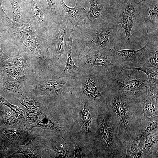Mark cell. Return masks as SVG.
<instances>
[{"label": "cell", "mask_w": 158, "mask_h": 158, "mask_svg": "<svg viewBox=\"0 0 158 158\" xmlns=\"http://www.w3.org/2000/svg\"><path fill=\"white\" fill-rule=\"evenodd\" d=\"M99 71L109 91H140L150 82L144 72L133 68L122 69L114 65L109 68L100 69Z\"/></svg>", "instance_id": "cell-1"}, {"label": "cell", "mask_w": 158, "mask_h": 158, "mask_svg": "<svg viewBox=\"0 0 158 158\" xmlns=\"http://www.w3.org/2000/svg\"><path fill=\"white\" fill-rule=\"evenodd\" d=\"M121 28L114 18L98 28L85 30L80 39V50L86 47L93 50L114 48L120 37Z\"/></svg>", "instance_id": "cell-2"}, {"label": "cell", "mask_w": 158, "mask_h": 158, "mask_svg": "<svg viewBox=\"0 0 158 158\" xmlns=\"http://www.w3.org/2000/svg\"><path fill=\"white\" fill-rule=\"evenodd\" d=\"M0 19L13 32L15 36L29 50L40 57L42 56L38 36L30 24L21 20L13 22L0 6Z\"/></svg>", "instance_id": "cell-3"}, {"label": "cell", "mask_w": 158, "mask_h": 158, "mask_svg": "<svg viewBox=\"0 0 158 158\" xmlns=\"http://www.w3.org/2000/svg\"><path fill=\"white\" fill-rule=\"evenodd\" d=\"M84 68V72L82 68L78 76L83 93L94 102H104L107 99L109 91L98 71L95 68Z\"/></svg>", "instance_id": "cell-4"}, {"label": "cell", "mask_w": 158, "mask_h": 158, "mask_svg": "<svg viewBox=\"0 0 158 158\" xmlns=\"http://www.w3.org/2000/svg\"><path fill=\"white\" fill-rule=\"evenodd\" d=\"M90 4L86 23L91 29H97L115 18V6L111 0H88Z\"/></svg>", "instance_id": "cell-5"}, {"label": "cell", "mask_w": 158, "mask_h": 158, "mask_svg": "<svg viewBox=\"0 0 158 158\" xmlns=\"http://www.w3.org/2000/svg\"><path fill=\"white\" fill-rule=\"evenodd\" d=\"M140 3L138 4L133 0H123L116 4L115 19L124 30L126 39L130 42L131 32L138 16L140 14Z\"/></svg>", "instance_id": "cell-6"}, {"label": "cell", "mask_w": 158, "mask_h": 158, "mask_svg": "<svg viewBox=\"0 0 158 158\" xmlns=\"http://www.w3.org/2000/svg\"><path fill=\"white\" fill-rule=\"evenodd\" d=\"M111 49L93 50L88 47L80 50L78 56V66L92 69L95 66L107 68L114 66L108 59L110 56Z\"/></svg>", "instance_id": "cell-7"}, {"label": "cell", "mask_w": 158, "mask_h": 158, "mask_svg": "<svg viewBox=\"0 0 158 158\" xmlns=\"http://www.w3.org/2000/svg\"><path fill=\"white\" fill-rule=\"evenodd\" d=\"M148 44L138 50H118L115 46L111 49V63L122 69L140 67L141 60L144 55Z\"/></svg>", "instance_id": "cell-8"}, {"label": "cell", "mask_w": 158, "mask_h": 158, "mask_svg": "<svg viewBox=\"0 0 158 158\" xmlns=\"http://www.w3.org/2000/svg\"><path fill=\"white\" fill-rule=\"evenodd\" d=\"M140 3L141 6L140 14L145 21L146 34L158 32V0H145Z\"/></svg>", "instance_id": "cell-9"}, {"label": "cell", "mask_w": 158, "mask_h": 158, "mask_svg": "<svg viewBox=\"0 0 158 158\" xmlns=\"http://www.w3.org/2000/svg\"><path fill=\"white\" fill-rule=\"evenodd\" d=\"M74 35V32L71 30L68 35V44L65 47L67 51V57L64 68L63 70L59 77L67 79L74 78L78 77L82 68L76 66L73 62L71 56L72 51L73 40Z\"/></svg>", "instance_id": "cell-10"}, {"label": "cell", "mask_w": 158, "mask_h": 158, "mask_svg": "<svg viewBox=\"0 0 158 158\" xmlns=\"http://www.w3.org/2000/svg\"><path fill=\"white\" fill-rule=\"evenodd\" d=\"M148 44L143 56L140 67H152L158 69V35L150 37L145 35Z\"/></svg>", "instance_id": "cell-11"}, {"label": "cell", "mask_w": 158, "mask_h": 158, "mask_svg": "<svg viewBox=\"0 0 158 158\" xmlns=\"http://www.w3.org/2000/svg\"><path fill=\"white\" fill-rule=\"evenodd\" d=\"M65 12V18L70 21L74 28L84 23H86L87 12L85 8L76 3L73 7L68 6L63 0H58Z\"/></svg>", "instance_id": "cell-12"}, {"label": "cell", "mask_w": 158, "mask_h": 158, "mask_svg": "<svg viewBox=\"0 0 158 158\" xmlns=\"http://www.w3.org/2000/svg\"><path fill=\"white\" fill-rule=\"evenodd\" d=\"M68 21L66 18L58 23L56 30L54 41V51L56 56L59 61H63L65 49L64 39Z\"/></svg>", "instance_id": "cell-13"}, {"label": "cell", "mask_w": 158, "mask_h": 158, "mask_svg": "<svg viewBox=\"0 0 158 158\" xmlns=\"http://www.w3.org/2000/svg\"><path fill=\"white\" fill-rule=\"evenodd\" d=\"M40 85L44 91L58 95L61 94L65 88L70 86L71 83L67 79L59 77L54 80H44Z\"/></svg>", "instance_id": "cell-14"}, {"label": "cell", "mask_w": 158, "mask_h": 158, "mask_svg": "<svg viewBox=\"0 0 158 158\" xmlns=\"http://www.w3.org/2000/svg\"><path fill=\"white\" fill-rule=\"evenodd\" d=\"M87 102L83 101L81 104V117L82 124L85 131L89 132L91 127V118Z\"/></svg>", "instance_id": "cell-15"}, {"label": "cell", "mask_w": 158, "mask_h": 158, "mask_svg": "<svg viewBox=\"0 0 158 158\" xmlns=\"http://www.w3.org/2000/svg\"><path fill=\"white\" fill-rule=\"evenodd\" d=\"M32 12L34 17L41 24L44 22V15L42 9L37 6L35 0H28Z\"/></svg>", "instance_id": "cell-16"}, {"label": "cell", "mask_w": 158, "mask_h": 158, "mask_svg": "<svg viewBox=\"0 0 158 158\" xmlns=\"http://www.w3.org/2000/svg\"><path fill=\"white\" fill-rule=\"evenodd\" d=\"M131 68H133L143 72L147 76L150 81L158 84V69H157L155 71H154L151 69H150L145 67H134Z\"/></svg>", "instance_id": "cell-17"}, {"label": "cell", "mask_w": 158, "mask_h": 158, "mask_svg": "<svg viewBox=\"0 0 158 158\" xmlns=\"http://www.w3.org/2000/svg\"><path fill=\"white\" fill-rule=\"evenodd\" d=\"M11 6L13 22H18L21 20L20 17L22 14V9L18 3L15 0H9Z\"/></svg>", "instance_id": "cell-18"}, {"label": "cell", "mask_w": 158, "mask_h": 158, "mask_svg": "<svg viewBox=\"0 0 158 158\" xmlns=\"http://www.w3.org/2000/svg\"><path fill=\"white\" fill-rule=\"evenodd\" d=\"M101 125V132L102 137L106 143L108 144L111 141L112 139L109 130L106 125L102 124Z\"/></svg>", "instance_id": "cell-19"}, {"label": "cell", "mask_w": 158, "mask_h": 158, "mask_svg": "<svg viewBox=\"0 0 158 158\" xmlns=\"http://www.w3.org/2000/svg\"><path fill=\"white\" fill-rule=\"evenodd\" d=\"M50 8L51 13L53 15L56 14V10L55 3L54 0H46Z\"/></svg>", "instance_id": "cell-20"}, {"label": "cell", "mask_w": 158, "mask_h": 158, "mask_svg": "<svg viewBox=\"0 0 158 158\" xmlns=\"http://www.w3.org/2000/svg\"><path fill=\"white\" fill-rule=\"evenodd\" d=\"M75 154L74 157H80L81 156V154L79 150L77 148L75 147Z\"/></svg>", "instance_id": "cell-21"}, {"label": "cell", "mask_w": 158, "mask_h": 158, "mask_svg": "<svg viewBox=\"0 0 158 158\" xmlns=\"http://www.w3.org/2000/svg\"><path fill=\"white\" fill-rule=\"evenodd\" d=\"M5 56H6L5 55L2 51L0 47V57H5Z\"/></svg>", "instance_id": "cell-22"}, {"label": "cell", "mask_w": 158, "mask_h": 158, "mask_svg": "<svg viewBox=\"0 0 158 158\" xmlns=\"http://www.w3.org/2000/svg\"><path fill=\"white\" fill-rule=\"evenodd\" d=\"M111 1L114 4L116 3V0H111Z\"/></svg>", "instance_id": "cell-23"}, {"label": "cell", "mask_w": 158, "mask_h": 158, "mask_svg": "<svg viewBox=\"0 0 158 158\" xmlns=\"http://www.w3.org/2000/svg\"><path fill=\"white\" fill-rule=\"evenodd\" d=\"M145 0H142L139 1V2H138V4H139V3H140L141 2H142V1H145Z\"/></svg>", "instance_id": "cell-24"}]
</instances>
